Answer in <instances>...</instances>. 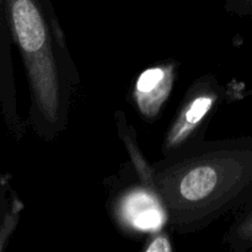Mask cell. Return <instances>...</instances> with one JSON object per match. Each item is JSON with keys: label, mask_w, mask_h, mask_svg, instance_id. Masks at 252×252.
<instances>
[{"label": "cell", "mask_w": 252, "mask_h": 252, "mask_svg": "<svg viewBox=\"0 0 252 252\" xmlns=\"http://www.w3.org/2000/svg\"><path fill=\"white\" fill-rule=\"evenodd\" d=\"M251 94H252V91H251Z\"/></svg>", "instance_id": "11"}, {"label": "cell", "mask_w": 252, "mask_h": 252, "mask_svg": "<svg viewBox=\"0 0 252 252\" xmlns=\"http://www.w3.org/2000/svg\"><path fill=\"white\" fill-rule=\"evenodd\" d=\"M24 202L11 184V176L0 171V251L5 249L19 225Z\"/></svg>", "instance_id": "6"}, {"label": "cell", "mask_w": 252, "mask_h": 252, "mask_svg": "<svg viewBox=\"0 0 252 252\" xmlns=\"http://www.w3.org/2000/svg\"><path fill=\"white\" fill-rule=\"evenodd\" d=\"M167 225L199 233L252 199V138L201 140L153 164Z\"/></svg>", "instance_id": "1"}, {"label": "cell", "mask_w": 252, "mask_h": 252, "mask_svg": "<svg viewBox=\"0 0 252 252\" xmlns=\"http://www.w3.org/2000/svg\"><path fill=\"white\" fill-rule=\"evenodd\" d=\"M110 212L116 224L128 234H153L167 225L166 212L157 191L142 181L113 194Z\"/></svg>", "instance_id": "4"}, {"label": "cell", "mask_w": 252, "mask_h": 252, "mask_svg": "<svg viewBox=\"0 0 252 252\" xmlns=\"http://www.w3.org/2000/svg\"><path fill=\"white\" fill-rule=\"evenodd\" d=\"M224 244L231 251H252V207L229 228L224 235Z\"/></svg>", "instance_id": "8"}, {"label": "cell", "mask_w": 252, "mask_h": 252, "mask_svg": "<svg viewBox=\"0 0 252 252\" xmlns=\"http://www.w3.org/2000/svg\"><path fill=\"white\" fill-rule=\"evenodd\" d=\"M5 6L29 83V125L53 142L68 127L80 85L78 68L51 0H5Z\"/></svg>", "instance_id": "2"}, {"label": "cell", "mask_w": 252, "mask_h": 252, "mask_svg": "<svg viewBox=\"0 0 252 252\" xmlns=\"http://www.w3.org/2000/svg\"><path fill=\"white\" fill-rule=\"evenodd\" d=\"M224 9L238 16H252V0H224Z\"/></svg>", "instance_id": "10"}, {"label": "cell", "mask_w": 252, "mask_h": 252, "mask_svg": "<svg viewBox=\"0 0 252 252\" xmlns=\"http://www.w3.org/2000/svg\"><path fill=\"white\" fill-rule=\"evenodd\" d=\"M176 62L166 61L145 69L133 89V100L143 120L153 122L159 117L177 78Z\"/></svg>", "instance_id": "5"}, {"label": "cell", "mask_w": 252, "mask_h": 252, "mask_svg": "<svg viewBox=\"0 0 252 252\" xmlns=\"http://www.w3.org/2000/svg\"><path fill=\"white\" fill-rule=\"evenodd\" d=\"M223 96L224 89L216 75L207 74L196 79L185 94L181 106L165 133L162 157L204 140L209 122Z\"/></svg>", "instance_id": "3"}, {"label": "cell", "mask_w": 252, "mask_h": 252, "mask_svg": "<svg viewBox=\"0 0 252 252\" xmlns=\"http://www.w3.org/2000/svg\"><path fill=\"white\" fill-rule=\"evenodd\" d=\"M144 252H171L172 246L170 243L169 235L165 231L159 230L153 233V239L149 241V245L143 249Z\"/></svg>", "instance_id": "9"}, {"label": "cell", "mask_w": 252, "mask_h": 252, "mask_svg": "<svg viewBox=\"0 0 252 252\" xmlns=\"http://www.w3.org/2000/svg\"><path fill=\"white\" fill-rule=\"evenodd\" d=\"M116 120H117L118 135H120V138L123 140V143H125L126 148L128 149L130 161L134 165L138 179H139V181H142L143 184L154 187L153 186V164H149V162L143 158L142 152H140L139 147H138L137 139H135L134 130H133V128L128 125V122L126 121L125 115H123V112H121V111L116 112Z\"/></svg>", "instance_id": "7"}]
</instances>
